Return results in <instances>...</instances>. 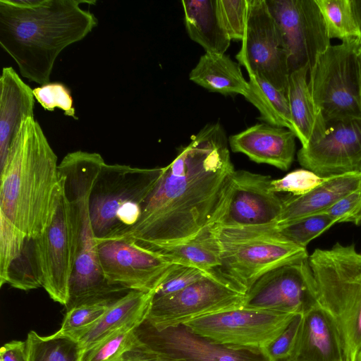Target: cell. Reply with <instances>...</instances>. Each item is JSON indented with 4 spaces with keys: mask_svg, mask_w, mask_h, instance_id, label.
<instances>
[{
    "mask_svg": "<svg viewBox=\"0 0 361 361\" xmlns=\"http://www.w3.org/2000/svg\"><path fill=\"white\" fill-rule=\"evenodd\" d=\"M221 126H205L178 151L145 200L126 234L151 250L173 245L210 226L234 171Z\"/></svg>",
    "mask_w": 361,
    "mask_h": 361,
    "instance_id": "cell-1",
    "label": "cell"
},
{
    "mask_svg": "<svg viewBox=\"0 0 361 361\" xmlns=\"http://www.w3.org/2000/svg\"><path fill=\"white\" fill-rule=\"evenodd\" d=\"M82 0H0V45L21 75L44 85L50 82L56 59L68 46L97 26Z\"/></svg>",
    "mask_w": 361,
    "mask_h": 361,
    "instance_id": "cell-2",
    "label": "cell"
},
{
    "mask_svg": "<svg viewBox=\"0 0 361 361\" xmlns=\"http://www.w3.org/2000/svg\"><path fill=\"white\" fill-rule=\"evenodd\" d=\"M58 166L41 126L26 118L0 166V216L27 238L39 237L55 213L61 191Z\"/></svg>",
    "mask_w": 361,
    "mask_h": 361,
    "instance_id": "cell-3",
    "label": "cell"
},
{
    "mask_svg": "<svg viewBox=\"0 0 361 361\" xmlns=\"http://www.w3.org/2000/svg\"><path fill=\"white\" fill-rule=\"evenodd\" d=\"M105 161L96 152L81 150L67 154L58 166L63 189L72 206L77 242V256L69 287L66 310L78 305L115 299L127 290L109 284L101 270L97 242L90 214V197Z\"/></svg>",
    "mask_w": 361,
    "mask_h": 361,
    "instance_id": "cell-4",
    "label": "cell"
},
{
    "mask_svg": "<svg viewBox=\"0 0 361 361\" xmlns=\"http://www.w3.org/2000/svg\"><path fill=\"white\" fill-rule=\"evenodd\" d=\"M319 304L335 319L348 361L361 348V253L338 242L308 257Z\"/></svg>",
    "mask_w": 361,
    "mask_h": 361,
    "instance_id": "cell-5",
    "label": "cell"
},
{
    "mask_svg": "<svg viewBox=\"0 0 361 361\" xmlns=\"http://www.w3.org/2000/svg\"><path fill=\"white\" fill-rule=\"evenodd\" d=\"M212 226L220 250L218 273L245 293L267 272L309 257L305 247L281 234L276 224Z\"/></svg>",
    "mask_w": 361,
    "mask_h": 361,
    "instance_id": "cell-6",
    "label": "cell"
},
{
    "mask_svg": "<svg viewBox=\"0 0 361 361\" xmlns=\"http://www.w3.org/2000/svg\"><path fill=\"white\" fill-rule=\"evenodd\" d=\"M161 169L104 163L90 197V219L96 240L123 235L135 226Z\"/></svg>",
    "mask_w": 361,
    "mask_h": 361,
    "instance_id": "cell-7",
    "label": "cell"
},
{
    "mask_svg": "<svg viewBox=\"0 0 361 361\" xmlns=\"http://www.w3.org/2000/svg\"><path fill=\"white\" fill-rule=\"evenodd\" d=\"M359 40L331 45L308 73L311 94L327 125L361 120L357 79Z\"/></svg>",
    "mask_w": 361,
    "mask_h": 361,
    "instance_id": "cell-8",
    "label": "cell"
},
{
    "mask_svg": "<svg viewBox=\"0 0 361 361\" xmlns=\"http://www.w3.org/2000/svg\"><path fill=\"white\" fill-rule=\"evenodd\" d=\"M245 293L219 274L152 300L145 318L157 330L185 324L206 315L242 307Z\"/></svg>",
    "mask_w": 361,
    "mask_h": 361,
    "instance_id": "cell-9",
    "label": "cell"
},
{
    "mask_svg": "<svg viewBox=\"0 0 361 361\" xmlns=\"http://www.w3.org/2000/svg\"><path fill=\"white\" fill-rule=\"evenodd\" d=\"M60 179L61 191L55 213L44 233L34 239V245L42 287L51 299L66 307L76 261L77 238L72 206Z\"/></svg>",
    "mask_w": 361,
    "mask_h": 361,
    "instance_id": "cell-10",
    "label": "cell"
},
{
    "mask_svg": "<svg viewBox=\"0 0 361 361\" xmlns=\"http://www.w3.org/2000/svg\"><path fill=\"white\" fill-rule=\"evenodd\" d=\"M99 264L106 281L127 290L154 292L176 264L133 238L96 240Z\"/></svg>",
    "mask_w": 361,
    "mask_h": 361,
    "instance_id": "cell-11",
    "label": "cell"
},
{
    "mask_svg": "<svg viewBox=\"0 0 361 361\" xmlns=\"http://www.w3.org/2000/svg\"><path fill=\"white\" fill-rule=\"evenodd\" d=\"M283 46L290 73L309 71L331 46L326 25L314 0H266Z\"/></svg>",
    "mask_w": 361,
    "mask_h": 361,
    "instance_id": "cell-12",
    "label": "cell"
},
{
    "mask_svg": "<svg viewBox=\"0 0 361 361\" xmlns=\"http://www.w3.org/2000/svg\"><path fill=\"white\" fill-rule=\"evenodd\" d=\"M295 315L242 307L199 317L185 325L224 345L263 350L287 327Z\"/></svg>",
    "mask_w": 361,
    "mask_h": 361,
    "instance_id": "cell-13",
    "label": "cell"
},
{
    "mask_svg": "<svg viewBox=\"0 0 361 361\" xmlns=\"http://www.w3.org/2000/svg\"><path fill=\"white\" fill-rule=\"evenodd\" d=\"M241 42L235 58L248 75L257 74L286 94L290 74L288 56L266 0H247Z\"/></svg>",
    "mask_w": 361,
    "mask_h": 361,
    "instance_id": "cell-14",
    "label": "cell"
},
{
    "mask_svg": "<svg viewBox=\"0 0 361 361\" xmlns=\"http://www.w3.org/2000/svg\"><path fill=\"white\" fill-rule=\"evenodd\" d=\"M135 334L137 348L171 361H270L264 350L224 345L185 324L157 330L144 320Z\"/></svg>",
    "mask_w": 361,
    "mask_h": 361,
    "instance_id": "cell-15",
    "label": "cell"
},
{
    "mask_svg": "<svg viewBox=\"0 0 361 361\" xmlns=\"http://www.w3.org/2000/svg\"><path fill=\"white\" fill-rule=\"evenodd\" d=\"M308 257L262 275L246 292L243 307L303 314L318 305Z\"/></svg>",
    "mask_w": 361,
    "mask_h": 361,
    "instance_id": "cell-16",
    "label": "cell"
},
{
    "mask_svg": "<svg viewBox=\"0 0 361 361\" xmlns=\"http://www.w3.org/2000/svg\"><path fill=\"white\" fill-rule=\"evenodd\" d=\"M271 180L269 176L234 170L211 225L233 227L277 224L283 202L271 190Z\"/></svg>",
    "mask_w": 361,
    "mask_h": 361,
    "instance_id": "cell-17",
    "label": "cell"
},
{
    "mask_svg": "<svg viewBox=\"0 0 361 361\" xmlns=\"http://www.w3.org/2000/svg\"><path fill=\"white\" fill-rule=\"evenodd\" d=\"M297 158L304 169L321 177L361 172V120L328 124L325 135L301 147Z\"/></svg>",
    "mask_w": 361,
    "mask_h": 361,
    "instance_id": "cell-18",
    "label": "cell"
},
{
    "mask_svg": "<svg viewBox=\"0 0 361 361\" xmlns=\"http://www.w3.org/2000/svg\"><path fill=\"white\" fill-rule=\"evenodd\" d=\"M283 361H348L338 326L319 303L302 314L291 354Z\"/></svg>",
    "mask_w": 361,
    "mask_h": 361,
    "instance_id": "cell-19",
    "label": "cell"
},
{
    "mask_svg": "<svg viewBox=\"0 0 361 361\" xmlns=\"http://www.w3.org/2000/svg\"><path fill=\"white\" fill-rule=\"evenodd\" d=\"M295 138L288 128L261 123L230 136L228 144L233 152L244 154L256 163L287 171L294 159Z\"/></svg>",
    "mask_w": 361,
    "mask_h": 361,
    "instance_id": "cell-20",
    "label": "cell"
},
{
    "mask_svg": "<svg viewBox=\"0 0 361 361\" xmlns=\"http://www.w3.org/2000/svg\"><path fill=\"white\" fill-rule=\"evenodd\" d=\"M33 91L12 67H4L0 78V166L21 123L34 117Z\"/></svg>",
    "mask_w": 361,
    "mask_h": 361,
    "instance_id": "cell-21",
    "label": "cell"
},
{
    "mask_svg": "<svg viewBox=\"0 0 361 361\" xmlns=\"http://www.w3.org/2000/svg\"><path fill=\"white\" fill-rule=\"evenodd\" d=\"M360 188L361 172L326 177L322 183L305 195H289L282 198V209L276 224L324 212L343 197Z\"/></svg>",
    "mask_w": 361,
    "mask_h": 361,
    "instance_id": "cell-22",
    "label": "cell"
},
{
    "mask_svg": "<svg viewBox=\"0 0 361 361\" xmlns=\"http://www.w3.org/2000/svg\"><path fill=\"white\" fill-rule=\"evenodd\" d=\"M154 292L129 290L118 298L92 325L71 336L81 344L85 353L116 330L140 324L148 313Z\"/></svg>",
    "mask_w": 361,
    "mask_h": 361,
    "instance_id": "cell-23",
    "label": "cell"
},
{
    "mask_svg": "<svg viewBox=\"0 0 361 361\" xmlns=\"http://www.w3.org/2000/svg\"><path fill=\"white\" fill-rule=\"evenodd\" d=\"M309 68L290 73L286 90L293 133L302 147L317 142L326 133L328 125L314 102L308 85Z\"/></svg>",
    "mask_w": 361,
    "mask_h": 361,
    "instance_id": "cell-24",
    "label": "cell"
},
{
    "mask_svg": "<svg viewBox=\"0 0 361 361\" xmlns=\"http://www.w3.org/2000/svg\"><path fill=\"white\" fill-rule=\"evenodd\" d=\"M181 3L190 38L206 52L225 54L231 39L220 17L218 0H183Z\"/></svg>",
    "mask_w": 361,
    "mask_h": 361,
    "instance_id": "cell-25",
    "label": "cell"
},
{
    "mask_svg": "<svg viewBox=\"0 0 361 361\" xmlns=\"http://www.w3.org/2000/svg\"><path fill=\"white\" fill-rule=\"evenodd\" d=\"M189 79L209 92L224 95H244L248 87L239 63L225 54L205 52L190 71Z\"/></svg>",
    "mask_w": 361,
    "mask_h": 361,
    "instance_id": "cell-26",
    "label": "cell"
},
{
    "mask_svg": "<svg viewBox=\"0 0 361 361\" xmlns=\"http://www.w3.org/2000/svg\"><path fill=\"white\" fill-rule=\"evenodd\" d=\"M154 250L163 254L173 264L195 267L208 274H219L220 250L212 225L191 238Z\"/></svg>",
    "mask_w": 361,
    "mask_h": 361,
    "instance_id": "cell-27",
    "label": "cell"
},
{
    "mask_svg": "<svg viewBox=\"0 0 361 361\" xmlns=\"http://www.w3.org/2000/svg\"><path fill=\"white\" fill-rule=\"evenodd\" d=\"M248 75V87L243 96L257 109L260 114L259 119L293 132L286 94L257 74Z\"/></svg>",
    "mask_w": 361,
    "mask_h": 361,
    "instance_id": "cell-28",
    "label": "cell"
},
{
    "mask_svg": "<svg viewBox=\"0 0 361 361\" xmlns=\"http://www.w3.org/2000/svg\"><path fill=\"white\" fill-rule=\"evenodd\" d=\"M25 343L26 361H82L85 354L78 340L59 330L47 336L30 331Z\"/></svg>",
    "mask_w": 361,
    "mask_h": 361,
    "instance_id": "cell-29",
    "label": "cell"
},
{
    "mask_svg": "<svg viewBox=\"0 0 361 361\" xmlns=\"http://www.w3.org/2000/svg\"><path fill=\"white\" fill-rule=\"evenodd\" d=\"M330 39L342 42L360 39L352 0H314Z\"/></svg>",
    "mask_w": 361,
    "mask_h": 361,
    "instance_id": "cell-30",
    "label": "cell"
},
{
    "mask_svg": "<svg viewBox=\"0 0 361 361\" xmlns=\"http://www.w3.org/2000/svg\"><path fill=\"white\" fill-rule=\"evenodd\" d=\"M136 325L123 326L87 350L82 361H122L137 345Z\"/></svg>",
    "mask_w": 361,
    "mask_h": 361,
    "instance_id": "cell-31",
    "label": "cell"
},
{
    "mask_svg": "<svg viewBox=\"0 0 361 361\" xmlns=\"http://www.w3.org/2000/svg\"><path fill=\"white\" fill-rule=\"evenodd\" d=\"M6 283L23 290L42 287L34 239L25 240L20 253L8 268Z\"/></svg>",
    "mask_w": 361,
    "mask_h": 361,
    "instance_id": "cell-32",
    "label": "cell"
},
{
    "mask_svg": "<svg viewBox=\"0 0 361 361\" xmlns=\"http://www.w3.org/2000/svg\"><path fill=\"white\" fill-rule=\"evenodd\" d=\"M334 224L336 222L326 213L322 212L276 225L279 231L288 240L306 248L310 241Z\"/></svg>",
    "mask_w": 361,
    "mask_h": 361,
    "instance_id": "cell-33",
    "label": "cell"
},
{
    "mask_svg": "<svg viewBox=\"0 0 361 361\" xmlns=\"http://www.w3.org/2000/svg\"><path fill=\"white\" fill-rule=\"evenodd\" d=\"M116 299L87 303L66 310L59 331L72 335L88 328L107 311Z\"/></svg>",
    "mask_w": 361,
    "mask_h": 361,
    "instance_id": "cell-34",
    "label": "cell"
},
{
    "mask_svg": "<svg viewBox=\"0 0 361 361\" xmlns=\"http://www.w3.org/2000/svg\"><path fill=\"white\" fill-rule=\"evenodd\" d=\"M25 238L8 221L0 216V286L6 283L8 268L20 253Z\"/></svg>",
    "mask_w": 361,
    "mask_h": 361,
    "instance_id": "cell-35",
    "label": "cell"
},
{
    "mask_svg": "<svg viewBox=\"0 0 361 361\" xmlns=\"http://www.w3.org/2000/svg\"><path fill=\"white\" fill-rule=\"evenodd\" d=\"M326 177H321L314 172L300 169L294 170L279 179H272L271 190L278 192H289L290 195L300 196L305 195L322 183Z\"/></svg>",
    "mask_w": 361,
    "mask_h": 361,
    "instance_id": "cell-36",
    "label": "cell"
},
{
    "mask_svg": "<svg viewBox=\"0 0 361 361\" xmlns=\"http://www.w3.org/2000/svg\"><path fill=\"white\" fill-rule=\"evenodd\" d=\"M38 103L46 110L59 108L68 116L77 119L73 100L69 90L62 83L49 82L32 90Z\"/></svg>",
    "mask_w": 361,
    "mask_h": 361,
    "instance_id": "cell-37",
    "label": "cell"
},
{
    "mask_svg": "<svg viewBox=\"0 0 361 361\" xmlns=\"http://www.w3.org/2000/svg\"><path fill=\"white\" fill-rule=\"evenodd\" d=\"M210 274H214L192 267L176 264L154 291L152 300L176 293Z\"/></svg>",
    "mask_w": 361,
    "mask_h": 361,
    "instance_id": "cell-38",
    "label": "cell"
},
{
    "mask_svg": "<svg viewBox=\"0 0 361 361\" xmlns=\"http://www.w3.org/2000/svg\"><path fill=\"white\" fill-rule=\"evenodd\" d=\"M220 17L231 39L242 40L247 10V0H218Z\"/></svg>",
    "mask_w": 361,
    "mask_h": 361,
    "instance_id": "cell-39",
    "label": "cell"
},
{
    "mask_svg": "<svg viewBox=\"0 0 361 361\" xmlns=\"http://www.w3.org/2000/svg\"><path fill=\"white\" fill-rule=\"evenodd\" d=\"M302 314H296L287 327L263 350L270 361H281L291 354Z\"/></svg>",
    "mask_w": 361,
    "mask_h": 361,
    "instance_id": "cell-40",
    "label": "cell"
},
{
    "mask_svg": "<svg viewBox=\"0 0 361 361\" xmlns=\"http://www.w3.org/2000/svg\"><path fill=\"white\" fill-rule=\"evenodd\" d=\"M335 222L361 224V188L337 201L325 212Z\"/></svg>",
    "mask_w": 361,
    "mask_h": 361,
    "instance_id": "cell-41",
    "label": "cell"
},
{
    "mask_svg": "<svg viewBox=\"0 0 361 361\" xmlns=\"http://www.w3.org/2000/svg\"><path fill=\"white\" fill-rule=\"evenodd\" d=\"M1 361H26L25 341L13 340L6 343L0 349Z\"/></svg>",
    "mask_w": 361,
    "mask_h": 361,
    "instance_id": "cell-42",
    "label": "cell"
},
{
    "mask_svg": "<svg viewBox=\"0 0 361 361\" xmlns=\"http://www.w3.org/2000/svg\"><path fill=\"white\" fill-rule=\"evenodd\" d=\"M122 361H171L150 351L136 347L127 353Z\"/></svg>",
    "mask_w": 361,
    "mask_h": 361,
    "instance_id": "cell-43",
    "label": "cell"
},
{
    "mask_svg": "<svg viewBox=\"0 0 361 361\" xmlns=\"http://www.w3.org/2000/svg\"><path fill=\"white\" fill-rule=\"evenodd\" d=\"M352 5L361 39V0H352Z\"/></svg>",
    "mask_w": 361,
    "mask_h": 361,
    "instance_id": "cell-44",
    "label": "cell"
},
{
    "mask_svg": "<svg viewBox=\"0 0 361 361\" xmlns=\"http://www.w3.org/2000/svg\"><path fill=\"white\" fill-rule=\"evenodd\" d=\"M357 79H358V102L361 116V55L359 52L358 47V59H357Z\"/></svg>",
    "mask_w": 361,
    "mask_h": 361,
    "instance_id": "cell-45",
    "label": "cell"
},
{
    "mask_svg": "<svg viewBox=\"0 0 361 361\" xmlns=\"http://www.w3.org/2000/svg\"><path fill=\"white\" fill-rule=\"evenodd\" d=\"M354 361H361V348L355 355V357L354 359Z\"/></svg>",
    "mask_w": 361,
    "mask_h": 361,
    "instance_id": "cell-46",
    "label": "cell"
},
{
    "mask_svg": "<svg viewBox=\"0 0 361 361\" xmlns=\"http://www.w3.org/2000/svg\"><path fill=\"white\" fill-rule=\"evenodd\" d=\"M359 52L361 55V39L359 40Z\"/></svg>",
    "mask_w": 361,
    "mask_h": 361,
    "instance_id": "cell-47",
    "label": "cell"
},
{
    "mask_svg": "<svg viewBox=\"0 0 361 361\" xmlns=\"http://www.w3.org/2000/svg\"><path fill=\"white\" fill-rule=\"evenodd\" d=\"M0 361H1V360H0Z\"/></svg>",
    "mask_w": 361,
    "mask_h": 361,
    "instance_id": "cell-48",
    "label": "cell"
},
{
    "mask_svg": "<svg viewBox=\"0 0 361 361\" xmlns=\"http://www.w3.org/2000/svg\"><path fill=\"white\" fill-rule=\"evenodd\" d=\"M282 361H283V360H282Z\"/></svg>",
    "mask_w": 361,
    "mask_h": 361,
    "instance_id": "cell-49",
    "label": "cell"
}]
</instances>
